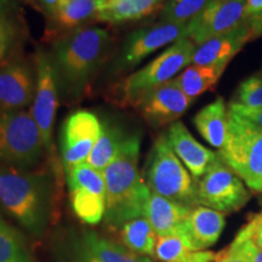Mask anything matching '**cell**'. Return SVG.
<instances>
[{"instance_id":"cell-3","label":"cell","mask_w":262,"mask_h":262,"mask_svg":"<svg viewBox=\"0 0 262 262\" xmlns=\"http://www.w3.org/2000/svg\"><path fill=\"white\" fill-rule=\"evenodd\" d=\"M50 198V180L45 173L0 165V204L31 233L44 231Z\"/></svg>"},{"instance_id":"cell-31","label":"cell","mask_w":262,"mask_h":262,"mask_svg":"<svg viewBox=\"0 0 262 262\" xmlns=\"http://www.w3.org/2000/svg\"><path fill=\"white\" fill-rule=\"evenodd\" d=\"M232 102L249 108L262 107V75H251L242 81Z\"/></svg>"},{"instance_id":"cell-36","label":"cell","mask_w":262,"mask_h":262,"mask_svg":"<svg viewBox=\"0 0 262 262\" xmlns=\"http://www.w3.org/2000/svg\"><path fill=\"white\" fill-rule=\"evenodd\" d=\"M247 25L250 29L251 35L254 38L262 37V11L258 14H255L247 19Z\"/></svg>"},{"instance_id":"cell-5","label":"cell","mask_w":262,"mask_h":262,"mask_svg":"<svg viewBox=\"0 0 262 262\" xmlns=\"http://www.w3.org/2000/svg\"><path fill=\"white\" fill-rule=\"evenodd\" d=\"M145 178L152 193L191 208L196 205V182L173 153L166 135H160L150 149Z\"/></svg>"},{"instance_id":"cell-2","label":"cell","mask_w":262,"mask_h":262,"mask_svg":"<svg viewBox=\"0 0 262 262\" xmlns=\"http://www.w3.org/2000/svg\"><path fill=\"white\" fill-rule=\"evenodd\" d=\"M141 137L129 135L116 159L104 169L106 214L104 221L113 227L143 217L150 191L139 170Z\"/></svg>"},{"instance_id":"cell-27","label":"cell","mask_w":262,"mask_h":262,"mask_svg":"<svg viewBox=\"0 0 262 262\" xmlns=\"http://www.w3.org/2000/svg\"><path fill=\"white\" fill-rule=\"evenodd\" d=\"M122 239L126 249L142 256H155L158 237L147 219H135L122 227Z\"/></svg>"},{"instance_id":"cell-22","label":"cell","mask_w":262,"mask_h":262,"mask_svg":"<svg viewBox=\"0 0 262 262\" xmlns=\"http://www.w3.org/2000/svg\"><path fill=\"white\" fill-rule=\"evenodd\" d=\"M193 123L206 142L222 148L227 136V108L224 98L217 97L203 107L193 118Z\"/></svg>"},{"instance_id":"cell-34","label":"cell","mask_w":262,"mask_h":262,"mask_svg":"<svg viewBox=\"0 0 262 262\" xmlns=\"http://www.w3.org/2000/svg\"><path fill=\"white\" fill-rule=\"evenodd\" d=\"M251 224H253V242L257 248H260L262 250V212L261 214L254 215L250 219Z\"/></svg>"},{"instance_id":"cell-16","label":"cell","mask_w":262,"mask_h":262,"mask_svg":"<svg viewBox=\"0 0 262 262\" xmlns=\"http://www.w3.org/2000/svg\"><path fill=\"white\" fill-rule=\"evenodd\" d=\"M250 40H253V35L245 22L234 31L219 35L199 45L195 49L192 63L225 70L229 61Z\"/></svg>"},{"instance_id":"cell-41","label":"cell","mask_w":262,"mask_h":262,"mask_svg":"<svg viewBox=\"0 0 262 262\" xmlns=\"http://www.w3.org/2000/svg\"><path fill=\"white\" fill-rule=\"evenodd\" d=\"M261 75H262V71H261Z\"/></svg>"},{"instance_id":"cell-8","label":"cell","mask_w":262,"mask_h":262,"mask_svg":"<svg viewBox=\"0 0 262 262\" xmlns=\"http://www.w3.org/2000/svg\"><path fill=\"white\" fill-rule=\"evenodd\" d=\"M249 199L244 182L220 158L196 181V205L224 214L238 211Z\"/></svg>"},{"instance_id":"cell-29","label":"cell","mask_w":262,"mask_h":262,"mask_svg":"<svg viewBox=\"0 0 262 262\" xmlns=\"http://www.w3.org/2000/svg\"><path fill=\"white\" fill-rule=\"evenodd\" d=\"M212 0H169L163 12V22L187 25Z\"/></svg>"},{"instance_id":"cell-12","label":"cell","mask_w":262,"mask_h":262,"mask_svg":"<svg viewBox=\"0 0 262 262\" xmlns=\"http://www.w3.org/2000/svg\"><path fill=\"white\" fill-rule=\"evenodd\" d=\"M192 102L172 79L142 95L133 106L149 125L159 127L178 122Z\"/></svg>"},{"instance_id":"cell-33","label":"cell","mask_w":262,"mask_h":262,"mask_svg":"<svg viewBox=\"0 0 262 262\" xmlns=\"http://www.w3.org/2000/svg\"><path fill=\"white\" fill-rule=\"evenodd\" d=\"M228 110L234 112L235 114H238L239 117L244 118L245 120H248V122H250L251 124H254L255 126L262 129V107L249 108L242 106V104L234 103L231 101Z\"/></svg>"},{"instance_id":"cell-35","label":"cell","mask_w":262,"mask_h":262,"mask_svg":"<svg viewBox=\"0 0 262 262\" xmlns=\"http://www.w3.org/2000/svg\"><path fill=\"white\" fill-rule=\"evenodd\" d=\"M27 2L34 6V8L41 10L42 12L47 14V16H49L61 4L62 0H27Z\"/></svg>"},{"instance_id":"cell-6","label":"cell","mask_w":262,"mask_h":262,"mask_svg":"<svg viewBox=\"0 0 262 262\" xmlns=\"http://www.w3.org/2000/svg\"><path fill=\"white\" fill-rule=\"evenodd\" d=\"M45 149L31 112L0 111V162L26 170L41 159Z\"/></svg>"},{"instance_id":"cell-42","label":"cell","mask_w":262,"mask_h":262,"mask_svg":"<svg viewBox=\"0 0 262 262\" xmlns=\"http://www.w3.org/2000/svg\"><path fill=\"white\" fill-rule=\"evenodd\" d=\"M98 2H100V0H98Z\"/></svg>"},{"instance_id":"cell-21","label":"cell","mask_w":262,"mask_h":262,"mask_svg":"<svg viewBox=\"0 0 262 262\" xmlns=\"http://www.w3.org/2000/svg\"><path fill=\"white\" fill-rule=\"evenodd\" d=\"M160 4L162 0H100L95 18L107 24L136 21L153 14Z\"/></svg>"},{"instance_id":"cell-18","label":"cell","mask_w":262,"mask_h":262,"mask_svg":"<svg viewBox=\"0 0 262 262\" xmlns=\"http://www.w3.org/2000/svg\"><path fill=\"white\" fill-rule=\"evenodd\" d=\"M226 225L225 215L206 206H194L183 225L182 234L192 250H205L219 241Z\"/></svg>"},{"instance_id":"cell-32","label":"cell","mask_w":262,"mask_h":262,"mask_svg":"<svg viewBox=\"0 0 262 262\" xmlns=\"http://www.w3.org/2000/svg\"><path fill=\"white\" fill-rule=\"evenodd\" d=\"M16 37L15 27L9 17H6L4 10L0 11V67L6 63L8 56L14 47Z\"/></svg>"},{"instance_id":"cell-28","label":"cell","mask_w":262,"mask_h":262,"mask_svg":"<svg viewBox=\"0 0 262 262\" xmlns=\"http://www.w3.org/2000/svg\"><path fill=\"white\" fill-rule=\"evenodd\" d=\"M0 262H31L17 231L0 215Z\"/></svg>"},{"instance_id":"cell-26","label":"cell","mask_w":262,"mask_h":262,"mask_svg":"<svg viewBox=\"0 0 262 262\" xmlns=\"http://www.w3.org/2000/svg\"><path fill=\"white\" fill-rule=\"evenodd\" d=\"M224 71L217 67L193 64L179 74L173 81L191 100L194 101L199 95L214 89Z\"/></svg>"},{"instance_id":"cell-38","label":"cell","mask_w":262,"mask_h":262,"mask_svg":"<svg viewBox=\"0 0 262 262\" xmlns=\"http://www.w3.org/2000/svg\"><path fill=\"white\" fill-rule=\"evenodd\" d=\"M249 254H250L251 262H262V250L260 248H257L253 242V238H250L248 243Z\"/></svg>"},{"instance_id":"cell-15","label":"cell","mask_w":262,"mask_h":262,"mask_svg":"<svg viewBox=\"0 0 262 262\" xmlns=\"http://www.w3.org/2000/svg\"><path fill=\"white\" fill-rule=\"evenodd\" d=\"M166 139L173 153L195 180L202 179L219 159L217 153L201 145L191 135L185 124L179 120L170 125Z\"/></svg>"},{"instance_id":"cell-4","label":"cell","mask_w":262,"mask_h":262,"mask_svg":"<svg viewBox=\"0 0 262 262\" xmlns=\"http://www.w3.org/2000/svg\"><path fill=\"white\" fill-rule=\"evenodd\" d=\"M217 155L250 191L262 193V129L227 110V136Z\"/></svg>"},{"instance_id":"cell-30","label":"cell","mask_w":262,"mask_h":262,"mask_svg":"<svg viewBox=\"0 0 262 262\" xmlns=\"http://www.w3.org/2000/svg\"><path fill=\"white\" fill-rule=\"evenodd\" d=\"M253 235V224L249 220L247 225L239 229L234 241L219 253L215 262H251L248 243Z\"/></svg>"},{"instance_id":"cell-24","label":"cell","mask_w":262,"mask_h":262,"mask_svg":"<svg viewBox=\"0 0 262 262\" xmlns=\"http://www.w3.org/2000/svg\"><path fill=\"white\" fill-rule=\"evenodd\" d=\"M217 255L212 251L192 250L182 234L158 238L155 251L160 262H215Z\"/></svg>"},{"instance_id":"cell-1","label":"cell","mask_w":262,"mask_h":262,"mask_svg":"<svg viewBox=\"0 0 262 262\" xmlns=\"http://www.w3.org/2000/svg\"><path fill=\"white\" fill-rule=\"evenodd\" d=\"M111 47L106 29L83 26L54 42L50 56L58 90L68 98H78L85 93Z\"/></svg>"},{"instance_id":"cell-23","label":"cell","mask_w":262,"mask_h":262,"mask_svg":"<svg viewBox=\"0 0 262 262\" xmlns=\"http://www.w3.org/2000/svg\"><path fill=\"white\" fill-rule=\"evenodd\" d=\"M124 130L118 124L106 122L102 124V133L95 143L86 163L94 169L103 172L116 159L127 139Z\"/></svg>"},{"instance_id":"cell-10","label":"cell","mask_w":262,"mask_h":262,"mask_svg":"<svg viewBox=\"0 0 262 262\" xmlns=\"http://www.w3.org/2000/svg\"><path fill=\"white\" fill-rule=\"evenodd\" d=\"M245 0H212L187 24L186 37L195 45L226 34L247 22Z\"/></svg>"},{"instance_id":"cell-39","label":"cell","mask_w":262,"mask_h":262,"mask_svg":"<svg viewBox=\"0 0 262 262\" xmlns=\"http://www.w3.org/2000/svg\"><path fill=\"white\" fill-rule=\"evenodd\" d=\"M8 3H9V0H0V9L4 10L5 6L8 5Z\"/></svg>"},{"instance_id":"cell-13","label":"cell","mask_w":262,"mask_h":262,"mask_svg":"<svg viewBox=\"0 0 262 262\" xmlns=\"http://www.w3.org/2000/svg\"><path fill=\"white\" fill-rule=\"evenodd\" d=\"M187 25L162 22L134 32L124 44L118 66L123 70L135 67L152 52L185 37Z\"/></svg>"},{"instance_id":"cell-14","label":"cell","mask_w":262,"mask_h":262,"mask_svg":"<svg viewBox=\"0 0 262 262\" xmlns=\"http://www.w3.org/2000/svg\"><path fill=\"white\" fill-rule=\"evenodd\" d=\"M34 93L35 78L27 62L11 60L0 67V111L25 110Z\"/></svg>"},{"instance_id":"cell-37","label":"cell","mask_w":262,"mask_h":262,"mask_svg":"<svg viewBox=\"0 0 262 262\" xmlns=\"http://www.w3.org/2000/svg\"><path fill=\"white\" fill-rule=\"evenodd\" d=\"M262 11V0H245V15L250 17Z\"/></svg>"},{"instance_id":"cell-25","label":"cell","mask_w":262,"mask_h":262,"mask_svg":"<svg viewBox=\"0 0 262 262\" xmlns=\"http://www.w3.org/2000/svg\"><path fill=\"white\" fill-rule=\"evenodd\" d=\"M71 204L77 217L88 225H97L106 214V193L93 188H70Z\"/></svg>"},{"instance_id":"cell-17","label":"cell","mask_w":262,"mask_h":262,"mask_svg":"<svg viewBox=\"0 0 262 262\" xmlns=\"http://www.w3.org/2000/svg\"><path fill=\"white\" fill-rule=\"evenodd\" d=\"M98 4V0H62L48 16L45 39L55 42L68 33L83 27L89 19L96 17Z\"/></svg>"},{"instance_id":"cell-20","label":"cell","mask_w":262,"mask_h":262,"mask_svg":"<svg viewBox=\"0 0 262 262\" xmlns=\"http://www.w3.org/2000/svg\"><path fill=\"white\" fill-rule=\"evenodd\" d=\"M73 262H153L122 245L95 233H86L75 243Z\"/></svg>"},{"instance_id":"cell-40","label":"cell","mask_w":262,"mask_h":262,"mask_svg":"<svg viewBox=\"0 0 262 262\" xmlns=\"http://www.w3.org/2000/svg\"><path fill=\"white\" fill-rule=\"evenodd\" d=\"M0 11H3V9H0Z\"/></svg>"},{"instance_id":"cell-19","label":"cell","mask_w":262,"mask_h":262,"mask_svg":"<svg viewBox=\"0 0 262 262\" xmlns=\"http://www.w3.org/2000/svg\"><path fill=\"white\" fill-rule=\"evenodd\" d=\"M191 210V206L170 201L150 192L145 217L152 226L157 237H168L181 233Z\"/></svg>"},{"instance_id":"cell-11","label":"cell","mask_w":262,"mask_h":262,"mask_svg":"<svg viewBox=\"0 0 262 262\" xmlns=\"http://www.w3.org/2000/svg\"><path fill=\"white\" fill-rule=\"evenodd\" d=\"M102 133V123L89 111H77L66 118L61 133V156L66 172L85 163Z\"/></svg>"},{"instance_id":"cell-9","label":"cell","mask_w":262,"mask_h":262,"mask_svg":"<svg viewBox=\"0 0 262 262\" xmlns=\"http://www.w3.org/2000/svg\"><path fill=\"white\" fill-rule=\"evenodd\" d=\"M58 83L50 55L39 51L35 56V93L31 110L45 148H52V127L58 106Z\"/></svg>"},{"instance_id":"cell-7","label":"cell","mask_w":262,"mask_h":262,"mask_svg":"<svg viewBox=\"0 0 262 262\" xmlns=\"http://www.w3.org/2000/svg\"><path fill=\"white\" fill-rule=\"evenodd\" d=\"M196 45L185 37L157 56L152 62L125 78L120 84V98L124 104L133 106L149 90L175 79L176 75L192 63Z\"/></svg>"}]
</instances>
